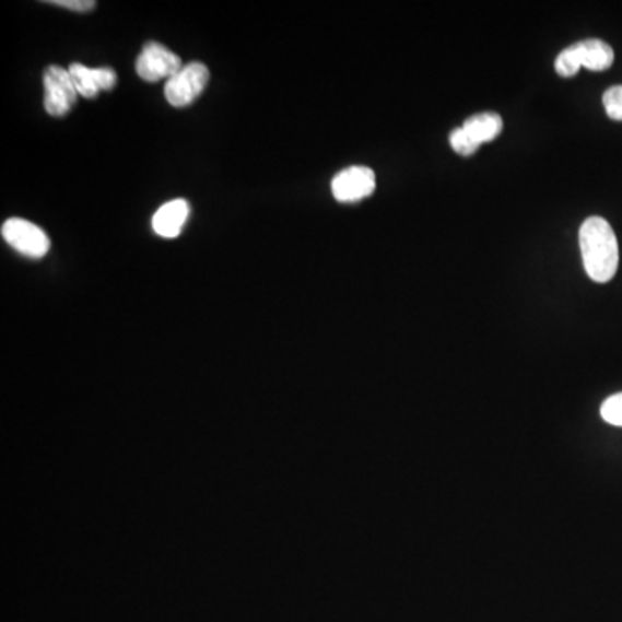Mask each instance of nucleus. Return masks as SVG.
Returning <instances> with one entry per match:
<instances>
[{
    "label": "nucleus",
    "instance_id": "nucleus-7",
    "mask_svg": "<svg viewBox=\"0 0 622 622\" xmlns=\"http://www.w3.org/2000/svg\"><path fill=\"white\" fill-rule=\"evenodd\" d=\"M68 71H70L79 94L82 97H87V99H92L99 92L112 91L118 82V77H116L113 68H87L80 62H71Z\"/></svg>",
    "mask_w": 622,
    "mask_h": 622
},
{
    "label": "nucleus",
    "instance_id": "nucleus-14",
    "mask_svg": "<svg viewBox=\"0 0 622 622\" xmlns=\"http://www.w3.org/2000/svg\"><path fill=\"white\" fill-rule=\"evenodd\" d=\"M603 107L610 120L622 121V85L610 87L603 94Z\"/></svg>",
    "mask_w": 622,
    "mask_h": 622
},
{
    "label": "nucleus",
    "instance_id": "nucleus-6",
    "mask_svg": "<svg viewBox=\"0 0 622 622\" xmlns=\"http://www.w3.org/2000/svg\"><path fill=\"white\" fill-rule=\"evenodd\" d=\"M375 190V174L367 166L342 169L332 180V195L341 202H356Z\"/></svg>",
    "mask_w": 622,
    "mask_h": 622
},
{
    "label": "nucleus",
    "instance_id": "nucleus-2",
    "mask_svg": "<svg viewBox=\"0 0 622 622\" xmlns=\"http://www.w3.org/2000/svg\"><path fill=\"white\" fill-rule=\"evenodd\" d=\"M210 82V70L202 62H189L165 85L166 101L175 107L195 103Z\"/></svg>",
    "mask_w": 622,
    "mask_h": 622
},
{
    "label": "nucleus",
    "instance_id": "nucleus-12",
    "mask_svg": "<svg viewBox=\"0 0 622 622\" xmlns=\"http://www.w3.org/2000/svg\"><path fill=\"white\" fill-rule=\"evenodd\" d=\"M579 70H582V64L577 61L574 46L567 47V49L562 50V52L556 56L555 71L561 74V77L570 79V77H574Z\"/></svg>",
    "mask_w": 622,
    "mask_h": 622
},
{
    "label": "nucleus",
    "instance_id": "nucleus-8",
    "mask_svg": "<svg viewBox=\"0 0 622 622\" xmlns=\"http://www.w3.org/2000/svg\"><path fill=\"white\" fill-rule=\"evenodd\" d=\"M190 207L186 199H174L160 208L153 216V228L165 239H175L189 219Z\"/></svg>",
    "mask_w": 622,
    "mask_h": 622
},
{
    "label": "nucleus",
    "instance_id": "nucleus-10",
    "mask_svg": "<svg viewBox=\"0 0 622 622\" xmlns=\"http://www.w3.org/2000/svg\"><path fill=\"white\" fill-rule=\"evenodd\" d=\"M462 128L481 145L493 141L502 133L503 120L502 116L496 113H481V115L470 116L469 120L463 121Z\"/></svg>",
    "mask_w": 622,
    "mask_h": 622
},
{
    "label": "nucleus",
    "instance_id": "nucleus-5",
    "mask_svg": "<svg viewBox=\"0 0 622 622\" xmlns=\"http://www.w3.org/2000/svg\"><path fill=\"white\" fill-rule=\"evenodd\" d=\"M184 68L177 54L161 46L157 42H149L137 58L136 71L145 82H160V80L174 79L175 74Z\"/></svg>",
    "mask_w": 622,
    "mask_h": 622
},
{
    "label": "nucleus",
    "instance_id": "nucleus-11",
    "mask_svg": "<svg viewBox=\"0 0 622 622\" xmlns=\"http://www.w3.org/2000/svg\"><path fill=\"white\" fill-rule=\"evenodd\" d=\"M449 144L460 156H472L479 149L478 142L462 127L455 128L454 132L449 133Z\"/></svg>",
    "mask_w": 622,
    "mask_h": 622
},
{
    "label": "nucleus",
    "instance_id": "nucleus-3",
    "mask_svg": "<svg viewBox=\"0 0 622 622\" xmlns=\"http://www.w3.org/2000/svg\"><path fill=\"white\" fill-rule=\"evenodd\" d=\"M44 87H46L44 107L50 116H56V118L68 115L79 101L80 94L74 87L70 71L58 64H50L47 68L44 74Z\"/></svg>",
    "mask_w": 622,
    "mask_h": 622
},
{
    "label": "nucleus",
    "instance_id": "nucleus-15",
    "mask_svg": "<svg viewBox=\"0 0 622 622\" xmlns=\"http://www.w3.org/2000/svg\"><path fill=\"white\" fill-rule=\"evenodd\" d=\"M50 4L71 9V11H77V13H91L95 8L94 0H50Z\"/></svg>",
    "mask_w": 622,
    "mask_h": 622
},
{
    "label": "nucleus",
    "instance_id": "nucleus-13",
    "mask_svg": "<svg viewBox=\"0 0 622 622\" xmlns=\"http://www.w3.org/2000/svg\"><path fill=\"white\" fill-rule=\"evenodd\" d=\"M600 415H602V419L607 424L622 427V392L610 396V398H607V400L603 401L602 409H600Z\"/></svg>",
    "mask_w": 622,
    "mask_h": 622
},
{
    "label": "nucleus",
    "instance_id": "nucleus-9",
    "mask_svg": "<svg viewBox=\"0 0 622 622\" xmlns=\"http://www.w3.org/2000/svg\"><path fill=\"white\" fill-rule=\"evenodd\" d=\"M573 46L582 68H588L591 71H606L614 62V49L600 38H588V40L577 42Z\"/></svg>",
    "mask_w": 622,
    "mask_h": 622
},
{
    "label": "nucleus",
    "instance_id": "nucleus-1",
    "mask_svg": "<svg viewBox=\"0 0 622 622\" xmlns=\"http://www.w3.org/2000/svg\"><path fill=\"white\" fill-rule=\"evenodd\" d=\"M583 265L591 281L598 284L614 279L619 267V244L614 228L602 216H589L579 228Z\"/></svg>",
    "mask_w": 622,
    "mask_h": 622
},
{
    "label": "nucleus",
    "instance_id": "nucleus-4",
    "mask_svg": "<svg viewBox=\"0 0 622 622\" xmlns=\"http://www.w3.org/2000/svg\"><path fill=\"white\" fill-rule=\"evenodd\" d=\"M2 237L11 248L28 258H44L49 253L50 240L46 232L35 223L23 219H9L2 225Z\"/></svg>",
    "mask_w": 622,
    "mask_h": 622
}]
</instances>
